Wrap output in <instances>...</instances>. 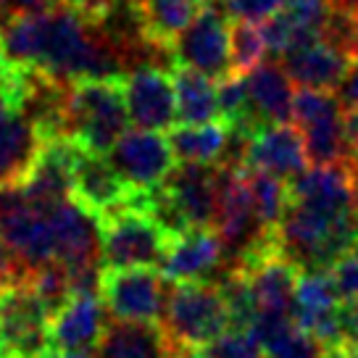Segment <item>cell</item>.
I'll list each match as a JSON object with an SVG mask.
<instances>
[{"label":"cell","mask_w":358,"mask_h":358,"mask_svg":"<svg viewBox=\"0 0 358 358\" xmlns=\"http://www.w3.org/2000/svg\"><path fill=\"white\" fill-rule=\"evenodd\" d=\"M129 187L122 182L106 153H92L87 148H77L71 166V201L82 206L95 219L122 208L129 201Z\"/></svg>","instance_id":"17"},{"label":"cell","mask_w":358,"mask_h":358,"mask_svg":"<svg viewBox=\"0 0 358 358\" xmlns=\"http://www.w3.org/2000/svg\"><path fill=\"white\" fill-rule=\"evenodd\" d=\"M266 358H327L319 340L292 322V316H256L250 327Z\"/></svg>","instance_id":"28"},{"label":"cell","mask_w":358,"mask_h":358,"mask_svg":"<svg viewBox=\"0 0 358 358\" xmlns=\"http://www.w3.org/2000/svg\"><path fill=\"white\" fill-rule=\"evenodd\" d=\"M216 174H219V187H216L213 229L222 237L224 253L232 250V256L237 261V256L253 240H258L266 232H261V227H258L245 171L240 166H216Z\"/></svg>","instance_id":"12"},{"label":"cell","mask_w":358,"mask_h":358,"mask_svg":"<svg viewBox=\"0 0 358 358\" xmlns=\"http://www.w3.org/2000/svg\"><path fill=\"white\" fill-rule=\"evenodd\" d=\"M274 240L292 264L306 268H329L358 240L353 216H329L316 208L287 203Z\"/></svg>","instance_id":"3"},{"label":"cell","mask_w":358,"mask_h":358,"mask_svg":"<svg viewBox=\"0 0 358 358\" xmlns=\"http://www.w3.org/2000/svg\"><path fill=\"white\" fill-rule=\"evenodd\" d=\"M201 356L203 358H266V353H264V345H261V340H258L256 332L250 327L248 329L229 327L213 343L201 348Z\"/></svg>","instance_id":"34"},{"label":"cell","mask_w":358,"mask_h":358,"mask_svg":"<svg viewBox=\"0 0 358 358\" xmlns=\"http://www.w3.org/2000/svg\"><path fill=\"white\" fill-rule=\"evenodd\" d=\"M106 156L132 192L158 187L177 166L169 137L153 129H127Z\"/></svg>","instance_id":"11"},{"label":"cell","mask_w":358,"mask_h":358,"mask_svg":"<svg viewBox=\"0 0 358 358\" xmlns=\"http://www.w3.org/2000/svg\"><path fill=\"white\" fill-rule=\"evenodd\" d=\"M171 79L177 92V124H208L222 119L213 79L179 64H171Z\"/></svg>","instance_id":"27"},{"label":"cell","mask_w":358,"mask_h":358,"mask_svg":"<svg viewBox=\"0 0 358 358\" xmlns=\"http://www.w3.org/2000/svg\"><path fill=\"white\" fill-rule=\"evenodd\" d=\"M248 185H250V198H253V208H256V219L261 232H274L280 227L282 216L287 211L290 203V190L287 182L274 174H264V171H245Z\"/></svg>","instance_id":"30"},{"label":"cell","mask_w":358,"mask_h":358,"mask_svg":"<svg viewBox=\"0 0 358 358\" xmlns=\"http://www.w3.org/2000/svg\"><path fill=\"white\" fill-rule=\"evenodd\" d=\"M287 0H222L227 16L235 22H266L268 16L280 11Z\"/></svg>","instance_id":"36"},{"label":"cell","mask_w":358,"mask_h":358,"mask_svg":"<svg viewBox=\"0 0 358 358\" xmlns=\"http://www.w3.org/2000/svg\"><path fill=\"white\" fill-rule=\"evenodd\" d=\"M124 101L137 129H171L177 124L174 79L156 64H140L124 77Z\"/></svg>","instance_id":"13"},{"label":"cell","mask_w":358,"mask_h":358,"mask_svg":"<svg viewBox=\"0 0 358 358\" xmlns=\"http://www.w3.org/2000/svg\"><path fill=\"white\" fill-rule=\"evenodd\" d=\"M211 0H132L134 19L148 48L169 53L179 32Z\"/></svg>","instance_id":"25"},{"label":"cell","mask_w":358,"mask_h":358,"mask_svg":"<svg viewBox=\"0 0 358 358\" xmlns=\"http://www.w3.org/2000/svg\"><path fill=\"white\" fill-rule=\"evenodd\" d=\"M161 327L171 345L182 350H201L229 329V313L222 292L208 282H182L169 295Z\"/></svg>","instance_id":"4"},{"label":"cell","mask_w":358,"mask_h":358,"mask_svg":"<svg viewBox=\"0 0 358 358\" xmlns=\"http://www.w3.org/2000/svg\"><path fill=\"white\" fill-rule=\"evenodd\" d=\"M106 329V306L95 292H74L50 319V345L61 358H92Z\"/></svg>","instance_id":"18"},{"label":"cell","mask_w":358,"mask_h":358,"mask_svg":"<svg viewBox=\"0 0 358 358\" xmlns=\"http://www.w3.org/2000/svg\"><path fill=\"white\" fill-rule=\"evenodd\" d=\"M3 358H19V356H3Z\"/></svg>","instance_id":"47"},{"label":"cell","mask_w":358,"mask_h":358,"mask_svg":"<svg viewBox=\"0 0 358 358\" xmlns=\"http://www.w3.org/2000/svg\"><path fill=\"white\" fill-rule=\"evenodd\" d=\"M280 58V66L285 69V74L290 77V82H295L298 87L308 90L337 92L340 85L345 82L348 71H350V58L340 48L324 43V40L287 50Z\"/></svg>","instance_id":"23"},{"label":"cell","mask_w":358,"mask_h":358,"mask_svg":"<svg viewBox=\"0 0 358 358\" xmlns=\"http://www.w3.org/2000/svg\"><path fill=\"white\" fill-rule=\"evenodd\" d=\"M24 282L32 287V292L37 295V301L43 303L45 311L50 313V319H53V316L69 303V298L74 295V285H71V277H69L66 266H61L58 261H50V264H43L40 268H32Z\"/></svg>","instance_id":"31"},{"label":"cell","mask_w":358,"mask_h":358,"mask_svg":"<svg viewBox=\"0 0 358 358\" xmlns=\"http://www.w3.org/2000/svg\"><path fill=\"white\" fill-rule=\"evenodd\" d=\"M292 122L303 132L308 164L345 161L343 150V101L335 92L298 87L292 98Z\"/></svg>","instance_id":"10"},{"label":"cell","mask_w":358,"mask_h":358,"mask_svg":"<svg viewBox=\"0 0 358 358\" xmlns=\"http://www.w3.org/2000/svg\"><path fill=\"white\" fill-rule=\"evenodd\" d=\"M8 69H11V64L6 61V56H3V50H0V74H6Z\"/></svg>","instance_id":"46"},{"label":"cell","mask_w":358,"mask_h":358,"mask_svg":"<svg viewBox=\"0 0 358 358\" xmlns=\"http://www.w3.org/2000/svg\"><path fill=\"white\" fill-rule=\"evenodd\" d=\"M37 148H40V134L24 113L0 122V187L19 182Z\"/></svg>","instance_id":"29"},{"label":"cell","mask_w":358,"mask_h":358,"mask_svg":"<svg viewBox=\"0 0 358 358\" xmlns=\"http://www.w3.org/2000/svg\"><path fill=\"white\" fill-rule=\"evenodd\" d=\"M343 150L350 166H358V108L345 106L343 108Z\"/></svg>","instance_id":"40"},{"label":"cell","mask_w":358,"mask_h":358,"mask_svg":"<svg viewBox=\"0 0 358 358\" xmlns=\"http://www.w3.org/2000/svg\"><path fill=\"white\" fill-rule=\"evenodd\" d=\"M337 319H340V335H343V353H340V358L358 356V295L340 306Z\"/></svg>","instance_id":"38"},{"label":"cell","mask_w":358,"mask_h":358,"mask_svg":"<svg viewBox=\"0 0 358 358\" xmlns=\"http://www.w3.org/2000/svg\"><path fill=\"white\" fill-rule=\"evenodd\" d=\"M216 187H219L216 166H203V164H179L161 182V190L185 227H213Z\"/></svg>","instance_id":"21"},{"label":"cell","mask_w":358,"mask_h":358,"mask_svg":"<svg viewBox=\"0 0 358 358\" xmlns=\"http://www.w3.org/2000/svg\"><path fill=\"white\" fill-rule=\"evenodd\" d=\"M216 287L222 292V301L229 313V327L237 329H248L256 322V303H253V292H250V282L248 274L240 266H229L222 274V280L216 282Z\"/></svg>","instance_id":"32"},{"label":"cell","mask_w":358,"mask_h":358,"mask_svg":"<svg viewBox=\"0 0 358 358\" xmlns=\"http://www.w3.org/2000/svg\"><path fill=\"white\" fill-rule=\"evenodd\" d=\"M24 103V69L11 66L0 74V122L22 113Z\"/></svg>","instance_id":"37"},{"label":"cell","mask_w":358,"mask_h":358,"mask_svg":"<svg viewBox=\"0 0 358 358\" xmlns=\"http://www.w3.org/2000/svg\"><path fill=\"white\" fill-rule=\"evenodd\" d=\"M329 277L335 282L337 295H340L343 301L356 298L358 295V240L329 266Z\"/></svg>","instance_id":"35"},{"label":"cell","mask_w":358,"mask_h":358,"mask_svg":"<svg viewBox=\"0 0 358 358\" xmlns=\"http://www.w3.org/2000/svg\"><path fill=\"white\" fill-rule=\"evenodd\" d=\"M0 50L11 66L37 69L61 82L124 77L129 56L101 22H90L66 3L3 22Z\"/></svg>","instance_id":"1"},{"label":"cell","mask_w":358,"mask_h":358,"mask_svg":"<svg viewBox=\"0 0 358 358\" xmlns=\"http://www.w3.org/2000/svg\"><path fill=\"white\" fill-rule=\"evenodd\" d=\"M224 264V243L213 227H187L171 237L161 274L174 285L206 282Z\"/></svg>","instance_id":"19"},{"label":"cell","mask_w":358,"mask_h":358,"mask_svg":"<svg viewBox=\"0 0 358 358\" xmlns=\"http://www.w3.org/2000/svg\"><path fill=\"white\" fill-rule=\"evenodd\" d=\"M266 37L261 24L256 22H237L232 27V37H229V61H232V71L235 74H250L258 69L266 58Z\"/></svg>","instance_id":"33"},{"label":"cell","mask_w":358,"mask_h":358,"mask_svg":"<svg viewBox=\"0 0 358 358\" xmlns=\"http://www.w3.org/2000/svg\"><path fill=\"white\" fill-rule=\"evenodd\" d=\"M232 129L227 122L208 124H174L169 132V143L179 164H203L219 166L229 150Z\"/></svg>","instance_id":"26"},{"label":"cell","mask_w":358,"mask_h":358,"mask_svg":"<svg viewBox=\"0 0 358 358\" xmlns=\"http://www.w3.org/2000/svg\"><path fill=\"white\" fill-rule=\"evenodd\" d=\"M350 187H353V171L348 161L313 164V169H306L287 182L292 203H301L329 216H353Z\"/></svg>","instance_id":"22"},{"label":"cell","mask_w":358,"mask_h":358,"mask_svg":"<svg viewBox=\"0 0 358 358\" xmlns=\"http://www.w3.org/2000/svg\"><path fill=\"white\" fill-rule=\"evenodd\" d=\"M337 8H345V11L358 13V0H335Z\"/></svg>","instance_id":"44"},{"label":"cell","mask_w":358,"mask_h":358,"mask_svg":"<svg viewBox=\"0 0 358 358\" xmlns=\"http://www.w3.org/2000/svg\"><path fill=\"white\" fill-rule=\"evenodd\" d=\"M77 148L79 143L71 137L43 140L27 171L16 182L24 195L43 206H53L64 198H71V166Z\"/></svg>","instance_id":"20"},{"label":"cell","mask_w":358,"mask_h":358,"mask_svg":"<svg viewBox=\"0 0 358 358\" xmlns=\"http://www.w3.org/2000/svg\"><path fill=\"white\" fill-rule=\"evenodd\" d=\"M66 0H0V24L13 16H32L64 6Z\"/></svg>","instance_id":"39"},{"label":"cell","mask_w":358,"mask_h":358,"mask_svg":"<svg viewBox=\"0 0 358 358\" xmlns=\"http://www.w3.org/2000/svg\"><path fill=\"white\" fill-rule=\"evenodd\" d=\"M0 240L19 261L24 274L56 261L50 206L27 198L16 182L0 187Z\"/></svg>","instance_id":"6"},{"label":"cell","mask_w":358,"mask_h":358,"mask_svg":"<svg viewBox=\"0 0 358 358\" xmlns=\"http://www.w3.org/2000/svg\"><path fill=\"white\" fill-rule=\"evenodd\" d=\"M98 292L113 319L161 324L169 301V280L156 266L101 268Z\"/></svg>","instance_id":"7"},{"label":"cell","mask_w":358,"mask_h":358,"mask_svg":"<svg viewBox=\"0 0 358 358\" xmlns=\"http://www.w3.org/2000/svg\"><path fill=\"white\" fill-rule=\"evenodd\" d=\"M340 101L358 108V66H350L345 82L340 85Z\"/></svg>","instance_id":"41"},{"label":"cell","mask_w":358,"mask_h":358,"mask_svg":"<svg viewBox=\"0 0 358 358\" xmlns=\"http://www.w3.org/2000/svg\"><path fill=\"white\" fill-rule=\"evenodd\" d=\"M177 358H203V356H201V350H182Z\"/></svg>","instance_id":"45"},{"label":"cell","mask_w":358,"mask_h":358,"mask_svg":"<svg viewBox=\"0 0 358 358\" xmlns=\"http://www.w3.org/2000/svg\"><path fill=\"white\" fill-rule=\"evenodd\" d=\"M308 166L306 140L295 124H268L248 137L240 169L243 171H264L290 182Z\"/></svg>","instance_id":"15"},{"label":"cell","mask_w":358,"mask_h":358,"mask_svg":"<svg viewBox=\"0 0 358 358\" xmlns=\"http://www.w3.org/2000/svg\"><path fill=\"white\" fill-rule=\"evenodd\" d=\"M50 350V313L27 282L0 287V358H40Z\"/></svg>","instance_id":"9"},{"label":"cell","mask_w":358,"mask_h":358,"mask_svg":"<svg viewBox=\"0 0 358 358\" xmlns=\"http://www.w3.org/2000/svg\"><path fill=\"white\" fill-rule=\"evenodd\" d=\"M127 127L129 113L124 101V77L79 79L69 85L66 137L92 153H108Z\"/></svg>","instance_id":"2"},{"label":"cell","mask_w":358,"mask_h":358,"mask_svg":"<svg viewBox=\"0 0 358 358\" xmlns=\"http://www.w3.org/2000/svg\"><path fill=\"white\" fill-rule=\"evenodd\" d=\"M345 56L350 58V64L358 66V13H353V22H350V29H348Z\"/></svg>","instance_id":"42"},{"label":"cell","mask_w":358,"mask_h":358,"mask_svg":"<svg viewBox=\"0 0 358 358\" xmlns=\"http://www.w3.org/2000/svg\"><path fill=\"white\" fill-rule=\"evenodd\" d=\"M337 13L335 0H287L274 16L261 22L266 48L274 56L327 40Z\"/></svg>","instance_id":"14"},{"label":"cell","mask_w":358,"mask_h":358,"mask_svg":"<svg viewBox=\"0 0 358 358\" xmlns=\"http://www.w3.org/2000/svg\"><path fill=\"white\" fill-rule=\"evenodd\" d=\"M353 171V187H350V208H353V219L358 227V166H350Z\"/></svg>","instance_id":"43"},{"label":"cell","mask_w":358,"mask_h":358,"mask_svg":"<svg viewBox=\"0 0 358 358\" xmlns=\"http://www.w3.org/2000/svg\"><path fill=\"white\" fill-rule=\"evenodd\" d=\"M248 87V113L245 122L240 124L232 134L237 137H253L258 129H264L268 124H287L292 122V90L290 77L285 74L280 64H268L264 61L258 69L245 74Z\"/></svg>","instance_id":"16"},{"label":"cell","mask_w":358,"mask_h":358,"mask_svg":"<svg viewBox=\"0 0 358 358\" xmlns=\"http://www.w3.org/2000/svg\"><path fill=\"white\" fill-rule=\"evenodd\" d=\"M103 268L161 266L171 235L140 208L124 203L122 208L98 219Z\"/></svg>","instance_id":"5"},{"label":"cell","mask_w":358,"mask_h":358,"mask_svg":"<svg viewBox=\"0 0 358 358\" xmlns=\"http://www.w3.org/2000/svg\"><path fill=\"white\" fill-rule=\"evenodd\" d=\"M164 327L150 322H122L106 324L92 358H177Z\"/></svg>","instance_id":"24"},{"label":"cell","mask_w":358,"mask_h":358,"mask_svg":"<svg viewBox=\"0 0 358 358\" xmlns=\"http://www.w3.org/2000/svg\"><path fill=\"white\" fill-rule=\"evenodd\" d=\"M229 37H232L229 16L224 11V6H219V0H211L179 32V37L169 48V58L171 64L195 69L213 82H219L232 71Z\"/></svg>","instance_id":"8"}]
</instances>
